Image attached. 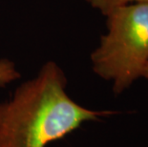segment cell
Masks as SVG:
<instances>
[{
	"instance_id": "obj_2",
	"label": "cell",
	"mask_w": 148,
	"mask_h": 147,
	"mask_svg": "<svg viewBox=\"0 0 148 147\" xmlns=\"http://www.w3.org/2000/svg\"><path fill=\"white\" fill-rule=\"evenodd\" d=\"M107 33L91 54L94 73L112 83L116 95L143 77L148 62V4L119 6L105 14Z\"/></svg>"
},
{
	"instance_id": "obj_5",
	"label": "cell",
	"mask_w": 148,
	"mask_h": 147,
	"mask_svg": "<svg viewBox=\"0 0 148 147\" xmlns=\"http://www.w3.org/2000/svg\"><path fill=\"white\" fill-rule=\"evenodd\" d=\"M144 77V79H148V62H147L145 68H144L143 73V77Z\"/></svg>"
},
{
	"instance_id": "obj_3",
	"label": "cell",
	"mask_w": 148,
	"mask_h": 147,
	"mask_svg": "<svg viewBox=\"0 0 148 147\" xmlns=\"http://www.w3.org/2000/svg\"><path fill=\"white\" fill-rule=\"evenodd\" d=\"M21 75L14 61L8 58L0 59V88L19 79Z\"/></svg>"
},
{
	"instance_id": "obj_4",
	"label": "cell",
	"mask_w": 148,
	"mask_h": 147,
	"mask_svg": "<svg viewBox=\"0 0 148 147\" xmlns=\"http://www.w3.org/2000/svg\"><path fill=\"white\" fill-rule=\"evenodd\" d=\"M91 7L97 9L101 12L102 14H106L113 9L119 6L127 4H134V3H145L148 4V0H86Z\"/></svg>"
},
{
	"instance_id": "obj_1",
	"label": "cell",
	"mask_w": 148,
	"mask_h": 147,
	"mask_svg": "<svg viewBox=\"0 0 148 147\" xmlns=\"http://www.w3.org/2000/svg\"><path fill=\"white\" fill-rule=\"evenodd\" d=\"M67 79L55 61H48L33 79L0 101V147H46L60 140L87 121L116 114L92 110L66 92Z\"/></svg>"
}]
</instances>
